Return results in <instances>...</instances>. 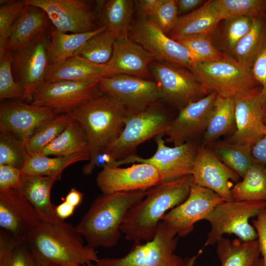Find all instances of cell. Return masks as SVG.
I'll use <instances>...</instances> for the list:
<instances>
[{"instance_id": "59", "label": "cell", "mask_w": 266, "mask_h": 266, "mask_svg": "<svg viewBox=\"0 0 266 266\" xmlns=\"http://www.w3.org/2000/svg\"></svg>"}, {"instance_id": "6", "label": "cell", "mask_w": 266, "mask_h": 266, "mask_svg": "<svg viewBox=\"0 0 266 266\" xmlns=\"http://www.w3.org/2000/svg\"><path fill=\"white\" fill-rule=\"evenodd\" d=\"M189 70L203 86L221 96L234 99L259 91V83L251 68L228 56L212 62L196 63Z\"/></svg>"}, {"instance_id": "5", "label": "cell", "mask_w": 266, "mask_h": 266, "mask_svg": "<svg viewBox=\"0 0 266 266\" xmlns=\"http://www.w3.org/2000/svg\"><path fill=\"white\" fill-rule=\"evenodd\" d=\"M172 120L158 103L127 117L117 139L100 156L97 165L102 167L133 155L136 148L146 140L163 134Z\"/></svg>"}, {"instance_id": "43", "label": "cell", "mask_w": 266, "mask_h": 266, "mask_svg": "<svg viewBox=\"0 0 266 266\" xmlns=\"http://www.w3.org/2000/svg\"><path fill=\"white\" fill-rule=\"evenodd\" d=\"M27 5V0H0V56L6 51V46L12 28Z\"/></svg>"}, {"instance_id": "20", "label": "cell", "mask_w": 266, "mask_h": 266, "mask_svg": "<svg viewBox=\"0 0 266 266\" xmlns=\"http://www.w3.org/2000/svg\"><path fill=\"white\" fill-rule=\"evenodd\" d=\"M217 95L212 91L181 108L164 134L167 136L166 141L178 146L204 132Z\"/></svg>"}, {"instance_id": "31", "label": "cell", "mask_w": 266, "mask_h": 266, "mask_svg": "<svg viewBox=\"0 0 266 266\" xmlns=\"http://www.w3.org/2000/svg\"><path fill=\"white\" fill-rule=\"evenodd\" d=\"M81 153H89L88 139L81 124L71 118L65 130L40 153L62 157Z\"/></svg>"}, {"instance_id": "41", "label": "cell", "mask_w": 266, "mask_h": 266, "mask_svg": "<svg viewBox=\"0 0 266 266\" xmlns=\"http://www.w3.org/2000/svg\"><path fill=\"white\" fill-rule=\"evenodd\" d=\"M27 154L24 142L9 133H0V165L22 169Z\"/></svg>"}, {"instance_id": "22", "label": "cell", "mask_w": 266, "mask_h": 266, "mask_svg": "<svg viewBox=\"0 0 266 266\" xmlns=\"http://www.w3.org/2000/svg\"><path fill=\"white\" fill-rule=\"evenodd\" d=\"M260 91L234 98L236 129L226 141L252 147L266 133Z\"/></svg>"}, {"instance_id": "53", "label": "cell", "mask_w": 266, "mask_h": 266, "mask_svg": "<svg viewBox=\"0 0 266 266\" xmlns=\"http://www.w3.org/2000/svg\"><path fill=\"white\" fill-rule=\"evenodd\" d=\"M75 208V207L65 200L57 206H54L56 216L63 220L71 216L73 214Z\"/></svg>"}, {"instance_id": "2", "label": "cell", "mask_w": 266, "mask_h": 266, "mask_svg": "<svg viewBox=\"0 0 266 266\" xmlns=\"http://www.w3.org/2000/svg\"><path fill=\"white\" fill-rule=\"evenodd\" d=\"M75 226L59 219L55 222L42 219L25 242L45 266L89 265L99 259L95 249L84 244Z\"/></svg>"}, {"instance_id": "34", "label": "cell", "mask_w": 266, "mask_h": 266, "mask_svg": "<svg viewBox=\"0 0 266 266\" xmlns=\"http://www.w3.org/2000/svg\"><path fill=\"white\" fill-rule=\"evenodd\" d=\"M231 189L234 200L266 201V167L255 162Z\"/></svg>"}, {"instance_id": "37", "label": "cell", "mask_w": 266, "mask_h": 266, "mask_svg": "<svg viewBox=\"0 0 266 266\" xmlns=\"http://www.w3.org/2000/svg\"><path fill=\"white\" fill-rule=\"evenodd\" d=\"M71 120L68 114L56 115L40 127L25 142L28 153H40L67 126Z\"/></svg>"}, {"instance_id": "39", "label": "cell", "mask_w": 266, "mask_h": 266, "mask_svg": "<svg viewBox=\"0 0 266 266\" xmlns=\"http://www.w3.org/2000/svg\"><path fill=\"white\" fill-rule=\"evenodd\" d=\"M221 20L233 17L263 16L266 0H214Z\"/></svg>"}, {"instance_id": "38", "label": "cell", "mask_w": 266, "mask_h": 266, "mask_svg": "<svg viewBox=\"0 0 266 266\" xmlns=\"http://www.w3.org/2000/svg\"><path fill=\"white\" fill-rule=\"evenodd\" d=\"M115 40L114 34L106 29L89 39L74 56L96 64H106L111 57Z\"/></svg>"}, {"instance_id": "49", "label": "cell", "mask_w": 266, "mask_h": 266, "mask_svg": "<svg viewBox=\"0 0 266 266\" xmlns=\"http://www.w3.org/2000/svg\"><path fill=\"white\" fill-rule=\"evenodd\" d=\"M257 233L260 253L262 255L263 266H266V209L263 210L257 219L253 221Z\"/></svg>"}, {"instance_id": "29", "label": "cell", "mask_w": 266, "mask_h": 266, "mask_svg": "<svg viewBox=\"0 0 266 266\" xmlns=\"http://www.w3.org/2000/svg\"><path fill=\"white\" fill-rule=\"evenodd\" d=\"M216 245L221 266H254L260 259L261 253L257 239L230 240L222 237Z\"/></svg>"}, {"instance_id": "32", "label": "cell", "mask_w": 266, "mask_h": 266, "mask_svg": "<svg viewBox=\"0 0 266 266\" xmlns=\"http://www.w3.org/2000/svg\"><path fill=\"white\" fill-rule=\"evenodd\" d=\"M266 47V22L263 16L253 18L250 31L232 51L241 65L251 68L258 56Z\"/></svg>"}, {"instance_id": "46", "label": "cell", "mask_w": 266, "mask_h": 266, "mask_svg": "<svg viewBox=\"0 0 266 266\" xmlns=\"http://www.w3.org/2000/svg\"><path fill=\"white\" fill-rule=\"evenodd\" d=\"M0 266H45L36 257L26 242L18 243L12 254Z\"/></svg>"}, {"instance_id": "58", "label": "cell", "mask_w": 266, "mask_h": 266, "mask_svg": "<svg viewBox=\"0 0 266 266\" xmlns=\"http://www.w3.org/2000/svg\"></svg>"}, {"instance_id": "3", "label": "cell", "mask_w": 266, "mask_h": 266, "mask_svg": "<svg viewBox=\"0 0 266 266\" xmlns=\"http://www.w3.org/2000/svg\"><path fill=\"white\" fill-rule=\"evenodd\" d=\"M67 114L78 122L86 133L90 159L83 166L82 172L85 175H89L97 166L100 156L121 133L129 115L123 104L105 94L80 105Z\"/></svg>"}, {"instance_id": "26", "label": "cell", "mask_w": 266, "mask_h": 266, "mask_svg": "<svg viewBox=\"0 0 266 266\" xmlns=\"http://www.w3.org/2000/svg\"><path fill=\"white\" fill-rule=\"evenodd\" d=\"M221 21L214 0L206 1L199 8L179 16L169 37L177 41L199 35H210Z\"/></svg>"}, {"instance_id": "12", "label": "cell", "mask_w": 266, "mask_h": 266, "mask_svg": "<svg viewBox=\"0 0 266 266\" xmlns=\"http://www.w3.org/2000/svg\"><path fill=\"white\" fill-rule=\"evenodd\" d=\"M98 86L103 94L110 96L126 108L129 115L142 111L162 100L156 81L126 74L101 78Z\"/></svg>"}, {"instance_id": "42", "label": "cell", "mask_w": 266, "mask_h": 266, "mask_svg": "<svg viewBox=\"0 0 266 266\" xmlns=\"http://www.w3.org/2000/svg\"><path fill=\"white\" fill-rule=\"evenodd\" d=\"M12 52L7 50L0 56V99L22 100L24 90L15 80L12 69Z\"/></svg>"}, {"instance_id": "28", "label": "cell", "mask_w": 266, "mask_h": 266, "mask_svg": "<svg viewBox=\"0 0 266 266\" xmlns=\"http://www.w3.org/2000/svg\"><path fill=\"white\" fill-rule=\"evenodd\" d=\"M88 153L50 157L35 153L27 154L22 171L24 175L47 176L60 180L63 170L69 166L80 161H89Z\"/></svg>"}, {"instance_id": "14", "label": "cell", "mask_w": 266, "mask_h": 266, "mask_svg": "<svg viewBox=\"0 0 266 266\" xmlns=\"http://www.w3.org/2000/svg\"><path fill=\"white\" fill-rule=\"evenodd\" d=\"M130 39L154 59L190 69L197 62L183 45L168 36L150 18L143 17L132 28Z\"/></svg>"}, {"instance_id": "44", "label": "cell", "mask_w": 266, "mask_h": 266, "mask_svg": "<svg viewBox=\"0 0 266 266\" xmlns=\"http://www.w3.org/2000/svg\"><path fill=\"white\" fill-rule=\"evenodd\" d=\"M253 18L247 16L225 20L223 40L225 46L233 51L237 43L250 31Z\"/></svg>"}, {"instance_id": "17", "label": "cell", "mask_w": 266, "mask_h": 266, "mask_svg": "<svg viewBox=\"0 0 266 266\" xmlns=\"http://www.w3.org/2000/svg\"><path fill=\"white\" fill-rule=\"evenodd\" d=\"M225 199L212 190L194 183L186 200L166 213L165 222L179 236H185L193 230L194 224L204 217Z\"/></svg>"}, {"instance_id": "54", "label": "cell", "mask_w": 266, "mask_h": 266, "mask_svg": "<svg viewBox=\"0 0 266 266\" xmlns=\"http://www.w3.org/2000/svg\"><path fill=\"white\" fill-rule=\"evenodd\" d=\"M83 194L75 188L70 189L66 195L65 201L76 207L81 202Z\"/></svg>"}, {"instance_id": "21", "label": "cell", "mask_w": 266, "mask_h": 266, "mask_svg": "<svg viewBox=\"0 0 266 266\" xmlns=\"http://www.w3.org/2000/svg\"><path fill=\"white\" fill-rule=\"evenodd\" d=\"M192 175L195 184L212 190L226 201L234 200L231 181L240 176L204 145L198 148Z\"/></svg>"}, {"instance_id": "33", "label": "cell", "mask_w": 266, "mask_h": 266, "mask_svg": "<svg viewBox=\"0 0 266 266\" xmlns=\"http://www.w3.org/2000/svg\"><path fill=\"white\" fill-rule=\"evenodd\" d=\"M107 29L103 25L89 32L73 33L51 30L50 59L51 64L59 62L74 56L76 53L95 35Z\"/></svg>"}, {"instance_id": "56", "label": "cell", "mask_w": 266, "mask_h": 266, "mask_svg": "<svg viewBox=\"0 0 266 266\" xmlns=\"http://www.w3.org/2000/svg\"><path fill=\"white\" fill-rule=\"evenodd\" d=\"M58 266H96V265H63Z\"/></svg>"}, {"instance_id": "1", "label": "cell", "mask_w": 266, "mask_h": 266, "mask_svg": "<svg viewBox=\"0 0 266 266\" xmlns=\"http://www.w3.org/2000/svg\"><path fill=\"white\" fill-rule=\"evenodd\" d=\"M194 183L192 175L162 183L146 191L145 197L127 213L121 226L128 240L149 241L155 236L162 218L184 202Z\"/></svg>"}, {"instance_id": "19", "label": "cell", "mask_w": 266, "mask_h": 266, "mask_svg": "<svg viewBox=\"0 0 266 266\" xmlns=\"http://www.w3.org/2000/svg\"><path fill=\"white\" fill-rule=\"evenodd\" d=\"M56 114L50 109L23 101H7L0 106V132L25 142Z\"/></svg>"}, {"instance_id": "10", "label": "cell", "mask_w": 266, "mask_h": 266, "mask_svg": "<svg viewBox=\"0 0 266 266\" xmlns=\"http://www.w3.org/2000/svg\"><path fill=\"white\" fill-rule=\"evenodd\" d=\"M96 81H45L35 91L31 104L56 115L67 114L102 94Z\"/></svg>"}, {"instance_id": "18", "label": "cell", "mask_w": 266, "mask_h": 266, "mask_svg": "<svg viewBox=\"0 0 266 266\" xmlns=\"http://www.w3.org/2000/svg\"><path fill=\"white\" fill-rule=\"evenodd\" d=\"M41 218L19 189L0 191V227L18 242L25 241Z\"/></svg>"}, {"instance_id": "48", "label": "cell", "mask_w": 266, "mask_h": 266, "mask_svg": "<svg viewBox=\"0 0 266 266\" xmlns=\"http://www.w3.org/2000/svg\"><path fill=\"white\" fill-rule=\"evenodd\" d=\"M251 70L255 79L261 85L260 96L264 105L266 103V47L255 61Z\"/></svg>"}, {"instance_id": "15", "label": "cell", "mask_w": 266, "mask_h": 266, "mask_svg": "<svg viewBox=\"0 0 266 266\" xmlns=\"http://www.w3.org/2000/svg\"><path fill=\"white\" fill-rule=\"evenodd\" d=\"M43 10L55 29L66 33H83L97 29L95 14L88 2L81 0H27Z\"/></svg>"}, {"instance_id": "45", "label": "cell", "mask_w": 266, "mask_h": 266, "mask_svg": "<svg viewBox=\"0 0 266 266\" xmlns=\"http://www.w3.org/2000/svg\"><path fill=\"white\" fill-rule=\"evenodd\" d=\"M178 15L176 0H161L150 19L167 34L175 26Z\"/></svg>"}, {"instance_id": "16", "label": "cell", "mask_w": 266, "mask_h": 266, "mask_svg": "<svg viewBox=\"0 0 266 266\" xmlns=\"http://www.w3.org/2000/svg\"><path fill=\"white\" fill-rule=\"evenodd\" d=\"M163 182L160 171L146 163L133 164L127 167L105 166L96 177L102 194L146 190Z\"/></svg>"}, {"instance_id": "11", "label": "cell", "mask_w": 266, "mask_h": 266, "mask_svg": "<svg viewBox=\"0 0 266 266\" xmlns=\"http://www.w3.org/2000/svg\"><path fill=\"white\" fill-rule=\"evenodd\" d=\"M163 134L155 137L157 149L153 155L143 158L135 154L117 160L108 166H119L131 163H146L155 166L161 173L163 182L174 180L192 175L199 147L196 141H188L181 145L167 146Z\"/></svg>"}, {"instance_id": "55", "label": "cell", "mask_w": 266, "mask_h": 266, "mask_svg": "<svg viewBox=\"0 0 266 266\" xmlns=\"http://www.w3.org/2000/svg\"><path fill=\"white\" fill-rule=\"evenodd\" d=\"M202 251V250H200L197 255L193 256L191 258H187V261L185 266H194L196 260L198 256L201 253Z\"/></svg>"}, {"instance_id": "30", "label": "cell", "mask_w": 266, "mask_h": 266, "mask_svg": "<svg viewBox=\"0 0 266 266\" xmlns=\"http://www.w3.org/2000/svg\"><path fill=\"white\" fill-rule=\"evenodd\" d=\"M234 98L217 95L204 132L202 145L213 142L235 127Z\"/></svg>"}, {"instance_id": "51", "label": "cell", "mask_w": 266, "mask_h": 266, "mask_svg": "<svg viewBox=\"0 0 266 266\" xmlns=\"http://www.w3.org/2000/svg\"><path fill=\"white\" fill-rule=\"evenodd\" d=\"M203 0H176L178 15L187 14L202 5Z\"/></svg>"}, {"instance_id": "35", "label": "cell", "mask_w": 266, "mask_h": 266, "mask_svg": "<svg viewBox=\"0 0 266 266\" xmlns=\"http://www.w3.org/2000/svg\"><path fill=\"white\" fill-rule=\"evenodd\" d=\"M134 1L109 0L105 3L103 14V25L114 34L116 39L129 38V29Z\"/></svg>"}, {"instance_id": "27", "label": "cell", "mask_w": 266, "mask_h": 266, "mask_svg": "<svg viewBox=\"0 0 266 266\" xmlns=\"http://www.w3.org/2000/svg\"><path fill=\"white\" fill-rule=\"evenodd\" d=\"M58 179L40 175H24L19 189L36 210L41 219L55 222L59 218L56 216L54 206L50 199L51 190Z\"/></svg>"}, {"instance_id": "24", "label": "cell", "mask_w": 266, "mask_h": 266, "mask_svg": "<svg viewBox=\"0 0 266 266\" xmlns=\"http://www.w3.org/2000/svg\"><path fill=\"white\" fill-rule=\"evenodd\" d=\"M115 75L107 65L91 63L77 56L51 64L45 81H87L99 80Z\"/></svg>"}, {"instance_id": "13", "label": "cell", "mask_w": 266, "mask_h": 266, "mask_svg": "<svg viewBox=\"0 0 266 266\" xmlns=\"http://www.w3.org/2000/svg\"><path fill=\"white\" fill-rule=\"evenodd\" d=\"M149 69L158 85L162 100L180 109L210 93L190 70L172 64L152 62Z\"/></svg>"}, {"instance_id": "52", "label": "cell", "mask_w": 266, "mask_h": 266, "mask_svg": "<svg viewBox=\"0 0 266 266\" xmlns=\"http://www.w3.org/2000/svg\"><path fill=\"white\" fill-rule=\"evenodd\" d=\"M161 0H135L137 10L145 17H151Z\"/></svg>"}, {"instance_id": "8", "label": "cell", "mask_w": 266, "mask_h": 266, "mask_svg": "<svg viewBox=\"0 0 266 266\" xmlns=\"http://www.w3.org/2000/svg\"><path fill=\"white\" fill-rule=\"evenodd\" d=\"M177 233L163 221L154 238L144 244H136L120 258L99 259L96 266H185L187 259L176 255Z\"/></svg>"}, {"instance_id": "57", "label": "cell", "mask_w": 266, "mask_h": 266, "mask_svg": "<svg viewBox=\"0 0 266 266\" xmlns=\"http://www.w3.org/2000/svg\"><path fill=\"white\" fill-rule=\"evenodd\" d=\"M254 266H263L262 259H259Z\"/></svg>"}, {"instance_id": "4", "label": "cell", "mask_w": 266, "mask_h": 266, "mask_svg": "<svg viewBox=\"0 0 266 266\" xmlns=\"http://www.w3.org/2000/svg\"><path fill=\"white\" fill-rule=\"evenodd\" d=\"M146 191L102 193L75 226L77 232L94 248L114 246L119 240L120 227L127 213L143 199Z\"/></svg>"}, {"instance_id": "7", "label": "cell", "mask_w": 266, "mask_h": 266, "mask_svg": "<svg viewBox=\"0 0 266 266\" xmlns=\"http://www.w3.org/2000/svg\"><path fill=\"white\" fill-rule=\"evenodd\" d=\"M266 208V201H223L203 220L210 224L204 247L213 245L224 234H233L242 241L257 239L255 228L249 222Z\"/></svg>"}, {"instance_id": "47", "label": "cell", "mask_w": 266, "mask_h": 266, "mask_svg": "<svg viewBox=\"0 0 266 266\" xmlns=\"http://www.w3.org/2000/svg\"><path fill=\"white\" fill-rule=\"evenodd\" d=\"M23 177L21 169L8 165H0V191L19 189Z\"/></svg>"}, {"instance_id": "9", "label": "cell", "mask_w": 266, "mask_h": 266, "mask_svg": "<svg viewBox=\"0 0 266 266\" xmlns=\"http://www.w3.org/2000/svg\"><path fill=\"white\" fill-rule=\"evenodd\" d=\"M51 30L39 33L22 49L12 52V69L15 81L24 90L22 100L31 103L37 89L45 81L51 65Z\"/></svg>"}, {"instance_id": "36", "label": "cell", "mask_w": 266, "mask_h": 266, "mask_svg": "<svg viewBox=\"0 0 266 266\" xmlns=\"http://www.w3.org/2000/svg\"><path fill=\"white\" fill-rule=\"evenodd\" d=\"M250 146L224 141L213 146V153L230 168L243 178L255 162Z\"/></svg>"}, {"instance_id": "50", "label": "cell", "mask_w": 266, "mask_h": 266, "mask_svg": "<svg viewBox=\"0 0 266 266\" xmlns=\"http://www.w3.org/2000/svg\"><path fill=\"white\" fill-rule=\"evenodd\" d=\"M251 154L255 162L266 167V133L253 145Z\"/></svg>"}, {"instance_id": "40", "label": "cell", "mask_w": 266, "mask_h": 266, "mask_svg": "<svg viewBox=\"0 0 266 266\" xmlns=\"http://www.w3.org/2000/svg\"><path fill=\"white\" fill-rule=\"evenodd\" d=\"M177 41L192 55L197 63H209L222 59L224 55L213 44L210 35H199Z\"/></svg>"}, {"instance_id": "23", "label": "cell", "mask_w": 266, "mask_h": 266, "mask_svg": "<svg viewBox=\"0 0 266 266\" xmlns=\"http://www.w3.org/2000/svg\"><path fill=\"white\" fill-rule=\"evenodd\" d=\"M153 57L130 38L116 39L111 57L106 64L115 74H122L140 78L149 76Z\"/></svg>"}, {"instance_id": "25", "label": "cell", "mask_w": 266, "mask_h": 266, "mask_svg": "<svg viewBox=\"0 0 266 266\" xmlns=\"http://www.w3.org/2000/svg\"><path fill=\"white\" fill-rule=\"evenodd\" d=\"M50 23L43 10L27 4L12 28L6 51L15 52L25 47L39 33L49 31Z\"/></svg>"}]
</instances>
